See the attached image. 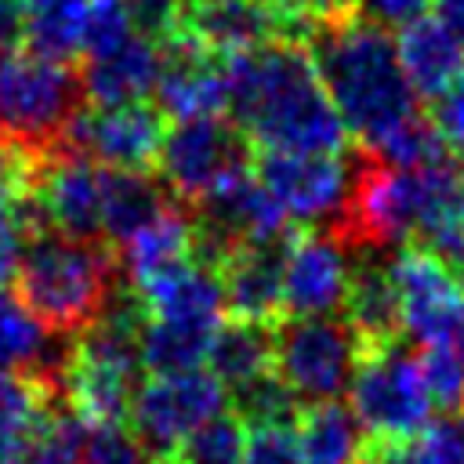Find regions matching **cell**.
I'll list each match as a JSON object with an SVG mask.
<instances>
[{"label": "cell", "instance_id": "obj_27", "mask_svg": "<svg viewBox=\"0 0 464 464\" xmlns=\"http://www.w3.org/2000/svg\"><path fill=\"white\" fill-rule=\"evenodd\" d=\"M167 203L170 199H167L163 185L156 178H149L145 170H109L105 210H102V239L120 246L141 225H149Z\"/></svg>", "mask_w": 464, "mask_h": 464}, {"label": "cell", "instance_id": "obj_10", "mask_svg": "<svg viewBox=\"0 0 464 464\" xmlns=\"http://www.w3.org/2000/svg\"><path fill=\"white\" fill-rule=\"evenodd\" d=\"M359 160L341 152H261L254 178L286 221L334 228L352 199Z\"/></svg>", "mask_w": 464, "mask_h": 464}, {"label": "cell", "instance_id": "obj_18", "mask_svg": "<svg viewBox=\"0 0 464 464\" xmlns=\"http://www.w3.org/2000/svg\"><path fill=\"white\" fill-rule=\"evenodd\" d=\"M69 341L44 315H36L18 290H0V373L58 384L69 362Z\"/></svg>", "mask_w": 464, "mask_h": 464}, {"label": "cell", "instance_id": "obj_17", "mask_svg": "<svg viewBox=\"0 0 464 464\" xmlns=\"http://www.w3.org/2000/svg\"><path fill=\"white\" fill-rule=\"evenodd\" d=\"M167 44L134 29L130 36L83 54L80 91L91 105H138L156 94Z\"/></svg>", "mask_w": 464, "mask_h": 464}, {"label": "cell", "instance_id": "obj_37", "mask_svg": "<svg viewBox=\"0 0 464 464\" xmlns=\"http://www.w3.org/2000/svg\"><path fill=\"white\" fill-rule=\"evenodd\" d=\"M25 178H33L29 152H25L22 145H14V141L0 130V192H14Z\"/></svg>", "mask_w": 464, "mask_h": 464}, {"label": "cell", "instance_id": "obj_12", "mask_svg": "<svg viewBox=\"0 0 464 464\" xmlns=\"http://www.w3.org/2000/svg\"><path fill=\"white\" fill-rule=\"evenodd\" d=\"M388 272L402 304V334L417 348L457 344L464 334V283L420 246L395 250Z\"/></svg>", "mask_w": 464, "mask_h": 464}, {"label": "cell", "instance_id": "obj_21", "mask_svg": "<svg viewBox=\"0 0 464 464\" xmlns=\"http://www.w3.org/2000/svg\"><path fill=\"white\" fill-rule=\"evenodd\" d=\"M344 323L359 337L362 352L402 341V304L388 265L373 250H355L352 283L344 297Z\"/></svg>", "mask_w": 464, "mask_h": 464}, {"label": "cell", "instance_id": "obj_7", "mask_svg": "<svg viewBox=\"0 0 464 464\" xmlns=\"http://www.w3.org/2000/svg\"><path fill=\"white\" fill-rule=\"evenodd\" d=\"M156 170L163 192L199 207L250 170V141L228 116L178 120L163 130Z\"/></svg>", "mask_w": 464, "mask_h": 464}, {"label": "cell", "instance_id": "obj_39", "mask_svg": "<svg viewBox=\"0 0 464 464\" xmlns=\"http://www.w3.org/2000/svg\"><path fill=\"white\" fill-rule=\"evenodd\" d=\"M457 348H460V355H464V334H460V341H457Z\"/></svg>", "mask_w": 464, "mask_h": 464}, {"label": "cell", "instance_id": "obj_4", "mask_svg": "<svg viewBox=\"0 0 464 464\" xmlns=\"http://www.w3.org/2000/svg\"><path fill=\"white\" fill-rule=\"evenodd\" d=\"M116 279L112 257L94 239L33 232L14 272V290L54 330H83L102 315Z\"/></svg>", "mask_w": 464, "mask_h": 464}, {"label": "cell", "instance_id": "obj_34", "mask_svg": "<svg viewBox=\"0 0 464 464\" xmlns=\"http://www.w3.org/2000/svg\"><path fill=\"white\" fill-rule=\"evenodd\" d=\"M239 464H304V460H301V446H297L294 424L250 428Z\"/></svg>", "mask_w": 464, "mask_h": 464}, {"label": "cell", "instance_id": "obj_40", "mask_svg": "<svg viewBox=\"0 0 464 464\" xmlns=\"http://www.w3.org/2000/svg\"><path fill=\"white\" fill-rule=\"evenodd\" d=\"M4 4H11V0H0V7H4Z\"/></svg>", "mask_w": 464, "mask_h": 464}, {"label": "cell", "instance_id": "obj_32", "mask_svg": "<svg viewBox=\"0 0 464 464\" xmlns=\"http://www.w3.org/2000/svg\"><path fill=\"white\" fill-rule=\"evenodd\" d=\"M29 236H33L29 203H22L18 192H0V290L14 279Z\"/></svg>", "mask_w": 464, "mask_h": 464}, {"label": "cell", "instance_id": "obj_31", "mask_svg": "<svg viewBox=\"0 0 464 464\" xmlns=\"http://www.w3.org/2000/svg\"><path fill=\"white\" fill-rule=\"evenodd\" d=\"M420 370L428 381V392L435 399V406H442L446 413L457 410L464 402V355L457 344H435V348H420Z\"/></svg>", "mask_w": 464, "mask_h": 464}, {"label": "cell", "instance_id": "obj_8", "mask_svg": "<svg viewBox=\"0 0 464 464\" xmlns=\"http://www.w3.org/2000/svg\"><path fill=\"white\" fill-rule=\"evenodd\" d=\"M359 359L362 344L344 319H290L276 330V373L301 406L341 402Z\"/></svg>", "mask_w": 464, "mask_h": 464}, {"label": "cell", "instance_id": "obj_26", "mask_svg": "<svg viewBox=\"0 0 464 464\" xmlns=\"http://www.w3.org/2000/svg\"><path fill=\"white\" fill-rule=\"evenodd\" d=\"M297 446L304 464H362L366 460V431L344 402L304 406L297 424Z\"/></svg>", "mask_w": 464, "mask_h": 464}, {"label": "cell", "instance_id": "obj_36", "mask_svg": "<svg viewBox=\"0 0 464 464\" xmlns=\"http://www.w3.org/2000/svg\"><path fill=\"white\" fill-rule=\"evenodd\" d=\"M428 4H431V0H355L359 14L370 18V22H377V25H384V29H392V25L402 29L406 22L420 18V11H424Z\"/></svg>", "mask_w": 464, "mask_h": 464}, {"label": "cell", "instance_id": "obj_11", "mask_svg": "<svg viewBox=\"0 0 464 464\" xmlns=\"http://www.w3.org/2000/svg\"><path fill=\"white\" fill-rule=\"evenodd\" d=\"M178 36L221 62L279 40L304 44L294 0H185Z\"/></svg>", "mask_w": 464, "mask_h": 464}, {"label": "cell", "instance_id": "obj_2", "mask_svg": "<svg viewBox=\"0 0 464 464\" xmlns=\"http://www.w3.org/2000/svg\"><path fill=\"white\" fill-rule=\"evenodd\" d=\"M225 112L261 152H344L348 130L304 44H268L225 62Z\"/></svg>", "mask_w": 464, "mask_h": 464}, {"label": "cell", "instance_id": "obj_33", "mask_svg": "<svg viewBox=\"0 0 464 464\" xmlns=\"http://www.w3.org/2000/svg\"><path fill=\"white\" fill-rule=\"evenodd\" d=\"M80 464H149V453L138 446L130 428H91Z\"/></svg>", "mask_w": 464, "mask_h": 464}, {"label": "cell", "instance_id": "obj_16", "mask_svg": "<svg viewBox=\"0 0 464 464\" xmlns=\"http://www.w3.org/2000/svg\"><path fill=\"white\" fill-rule=\"evenodd\" d=\"M141 315L149 323H163V326H181V330H196L214 337L218 326L225 323V286L214 265L188 257L160 276H152L149 283L134 286Z\"/></svg>", "mask_w": 464, "mask_h": 464}, {"label": "cell", "instance_id": "obj_29", "mask_svg": "<svg viewBox=\"0 0 464 464\" xmlns=\"http://www.w3.org/2000/svg\"><path fill=\"white\" fill-rule=\"evenodd\" d=\"M228 402L236 406V417L250 428H279V424H297L301 417V402L294 399V392L279 381V373H265L243 388H236L228 395Z\"/></svg>", "mask_w": 464, "mask_h": 464}, {"label": "cell", "instance_id": "obj_25", "mask_svg": "<svg viewBox=\"0 0 464 464\" xmlns=\"http://www.w3.org/2000/svg\"><path fill=\"white\" fill-rule=\"evenodd\" d=\"M207 370L228 388V395L272 373L276 370V330L268 323H246V319L221 323L207 352Z\"/></svg>", "mask_w": 464, "mask_h": 464}, {"label": "cell", "instance_id": "obj_41", "mask_svg": "<svg viewBox=\"0 0 464 464\" xmlns=\"http://www.w3.org/2000/svg\"><path fill=\"white\" fill-rule=\"evenodd\" d=\"M460 174H464V163H460Z\"/></svg>", "mask_w": 464, "mask_h": 464}, {"label": "cell", "instance_id": "obj_20", "mask_svg": "<svg viewBox=\"0 0 464 464\" xmlns=\"http://www.w3.org/2000/svg\"><path fill=\"white\" fill-rule=\"evenodd\" d=\"M283 250H286V239L243 246L221 261L218 276H221L225 308L232 312V319L272 326V319L283 312Z\"/></svg>", "mask_w": 464, "mask_h": 464}, {"label": "cell", "instance_id": "obj_6", "mask_svg": "<svg viewBox=\"0 0 464 464\" xmlns=\"http://www.w3.org/2000/svg\"><path fill=\"white\" fill-rule=\"evenodd\" d=\"M348 395V410L370 442H402L435 420V399L428 392L420 359L406 348V341L362 352Z\"/></svg>", "mask_w": 464, "mask_h": 464}, {"label": "cell", "instance_id": "obj_19", "mask_svg": "<svg viewBox=\"0 0 464 464\" xmlns=\"http://www.w3.org/2000/svg\"><path fill=\"white\" fill-rule=\"evenodd\" d=\"M152 98L160 116L170 123L225 116V62L174 33L167 40L163 72Z\"/></svg>", "mask_w": 464, "mask_h": 464}, {"label": "cell", "instance_id": "obj_5", "mask_svg": "<svg viewBox=\"0 0 464 464\" xmlns=\"http://www.w3.org/2000/svg\"><path fill=\"white\" fill-rule=\"evenodd\" d=\"M80 72L25 44H0V130L29 149L62 141L80 112Z\"/></svg>", "mask_w": 464, "mask_h": 464}, {"label": "cell", "instance_id": "obj_9", "mask_svg": "<svg viewBox=\"0 0 464 464\" xmlns=\"http://www.w3.org/2000/svg\"><path fill=\"white\" fill-rule=\"evenodd\" d=\"M225 410L228 388L207 366L181 373H149L134 392L127 424L138 446L167 464L188 431H196Z\"/></svg>", "mask_w": 464, "mask_h": 464}, {"label": "cell", "instance_id": "obj_35", "mask_svg": "<svg viewBox=\"0 0 464 464\" xmlns=\"http://www.w3.org/2000/svg\"><path fill=\"white\" fill-rule=\"evenodd\" d=\"M431 123H435V130H439L446 149L464 152V72L435 98Z\"/></svg>", "mask_w": 464, "mask_h": 464}, {"label": "cell", "instance_id": "obj_38", "mask_svg": "<svg viewBox=\"0 0 464 464\" xmlns=\"http://www.w3.org/2000/svg\"><path fill=\"white\" fill-rule=\"evenodd\" d=\"M431 18L457 40V47L464 51V0H431Z\"/></svg>", "mask_w": 464, "mask_h": 464}, {"label": "cell", "instance_id": "obj_24", "mask_svg": "<svg viewBox=\"0 0 464 464\" xmlns=\"http://www.w3.org/2000/svg\"><path fill=\"white\" fill-rule=\"evenodd\" d=\"M11 4H14L18 44L58 62H72L83 54V36L94 0H11Z\"/></svg>", "mask_w": 464, "mask_h": 464}, {"label": "cell", "instance_id": "obj_3", "mask_svg": "<svg viewBox=\"0 0 464 464\" xmlns=\"http://www.w3.org/2000/svg\"><path fill=\"white\" fill-rule=\"evenodd\" d=\"M145 315L138 294H112L94 323L80 330L62 370L65 410L87 428H120L127 424L134 392L141 384L138 330Z\"/></svg>", "mask_w": 464, "mask_h": 464}, {"label": "cell", "instance_id": "obj_22", "mask_svg": "<svg viewBox=\"0 0 464 464\" xmlns=\"http://www.w3.org/2000/svg\"><path fill=\"white\" fill-rule=\"evenodd\" d=\"M188 257H196V218H188L174 203H167L149 225L120 243V268L134 286Z\"/></svg>", "mask_w": 464, "mask_h": 464}, {"label": "cell", "instance_id": "obj_15", "mask_svg": "<svg viewBox=\"0 0 464 464\" xmlns=\"http://www.w3.org/2000/svg\"><path fill=\"white\" fill-rule=\"evenodd\" d=\"M33 192H29V214L33 225L44 221L47 232L76 236V239H102V210H105V185L109 170L62 152L47 160L40 170H33Z\"/></svg>", "mask_w": 464, "mask_h": 464}, {"label": "cell", "instance_id": "obj_14", "mask_svg": "<svg viewBox=\"0 0 464 464\" xmlns=\"http://www.w3.org/2000/svg\"><path fill=\"white\" fill-rule=\"evenodd\" d=\"M355 254L326 228L286 236L283 250V312L290 319H319L344 308Z\"/></svg>", "mask_w": 464, "mask_h": 464}, {"label": "cell", "instance_id": "obj_28", "mask_svg": "<svg viewBox=\"0 0 464 464\" xmlns=\"http://www.w3.org/2000/svg\"><path fill=\"white\" fill-rule=\"evenodd\" d=\"M47 417L44 388L25 377L0 373V464H11Z\"/></svg>", "mask_w": 464, "mask_h": 464}, {"label": "cell", "instance_id": "obj_13", "mask_svg": "<svg viewBox=\"0 0 464 464\" xmlns=\"http://www.w3.org/2000/svg\"><path fill=\"white\" fill-rule=\"evenodd\" d=\"M163 116L156 105H87L80 109L65 134L62 149L72 156H83L105 170H145L160 156L163 141Z\"/></svg>", "mask_w": 464, "mask_h": 464}, {"label": "cell", "instance_id": "obj_23", "mask_svg": "<svg viewBox=\"0 0 464 464\" xmlns=\"http://www.w3.org/2000/svg\"><path fill=\"white\" fill-rule=\"evenodd\" d=\"M399 62L417 91V98H439L460 72H464V51L457 40L435 22V18H413L399 29Z\"/></svg>", "mask_w": 464, "mask_h": 464}, {"label": "cell", "instance_id": "obj_30", "mask_svg": "<svg viewBox=\"0 0 464 464\" xmlns=\"http://www.w3.org/2000/svg\"><path fill=\"white\" fill-rule=\"evenodd\" d=\"M243 446H246V424L225 410L207 424H199L196 431H188L167 464H239Z\"/></svg>", "mask_w": 464, "mask_h": 464}, {"label": "cell", "instance_id": "obj_1", "mask_svg": "<svg viewBox=\"0 0 464 464\" xmlns=\"http://www.w3.org/2000/svg\"><path fill=\"white\" fill-rule=\"evenodd\" d=\"M319 83L359 152L384 167L446 160V145L410 87L392 33L362 14L319 25L308 36Z\"/></svg>", "mask_w": 464, "mask_h": 464}]
</instances>
